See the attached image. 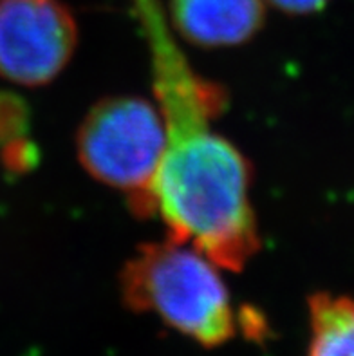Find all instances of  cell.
<instances>
[{"mask_svg":"<svg viewBox=\"0 0 354 356\" xmlns=\"http://www.w3.org/2000/svg\"><path fill=\"white\" fill-rule=\"evenodd\" d=\"M78 24L62 0H0V78L42 87L65 71Z\"/></svg>","mask_w":354,"mask_h":356,"instance_id":"3","label":"cell"},{"mask_svg":"<svg viewBox=\"0 0 354 356\" xmlns=\"http://www.w3.org/2000/svg\"><path fill=\"white\" fill-rule=\"evenodd\" d=\"M29 132V111L15 92L0 90V147L24 140Z\"/></svg>","mask_w":354,"mask_h":356,"instance_id":"6","label":"cell"},{"mask_svg":"<svg viewBox=\"0 0 354 356\" xmlns=\"http://www.w3.org/2000/svg\"><path fill=\"white\" fill-rule=\"evenodd\" d=\"M309 356H354V300L314 293L307 300Z\"/></svg>","mask_w":354,"mask_h":356,"instance_id":"5","label":"cell"},{"mask_svg":"<svg viewBox=\"0 0 354 356\" xmlns=\"http://www.w3.org/2000/svg\"><path fill=\"white\" fill-rule=\"evenodd\" d=\"M220 268L190 244L170 237L141 244L120 273L129 309L150 313L207 349L237 334L239 318Z\"/></svg>","mask_w":354,"mask_h":356,"instance_id":"1","label":"cell"},{"mask_svg":"<svg viewBox=\"0 0 354 356\" xmlns=\"http://www.w3.org/2000/svg\"><path fill=\"white\" fill-rule=\"evenodd\" d=\"M264 2L278 9L280 13L298 17V15L319 13L331 0H264Z\"/></svg>","mask_w":354,"mask_h":356,"instance_id":"8","label":"cell"},{"mask_svg":"<svg viewBox=\"0 0 354 356\" xmlns=\"http://www.w3.org/2000/svg\"><path fill=\"white\" fill-rule=\"evenodd\" d=\"M74 145L81 168L127 195L132 212L147 219L150 190L166 149L157 105L132 95L99 99L81 120Z\"/></svg>","mask_w":354,"mask_h":356,"instance_id":"2","label":"cell"},{"mask_svg":"<svg viewBox=\"0 0 354 356\" xmlns=\"http://www.w3.org/2000/svg\"><path fill=\"white\" fill-rule=\"evenodd\" d=\"M170 27L202 49H225L250 42L264 27V0H170Z\"/></svg>","mask_w":354,"mask_h":356,"instance_id":"4","label":"cell"},{"mask_svg":"<svg viewBox=\"0 0 354 356\" xmlns=\"http://www.w3.org/2000/svg\"><path fill=\"white\" fill-rule=\"evenodd\" d=\"M0 161L11 174H24L36 165L38 150L29 138H24L0 147Z\"/></svg>","mask_w":354,"mask_h":356,"instance_id":"7","label":"cell"}]
</instances>
